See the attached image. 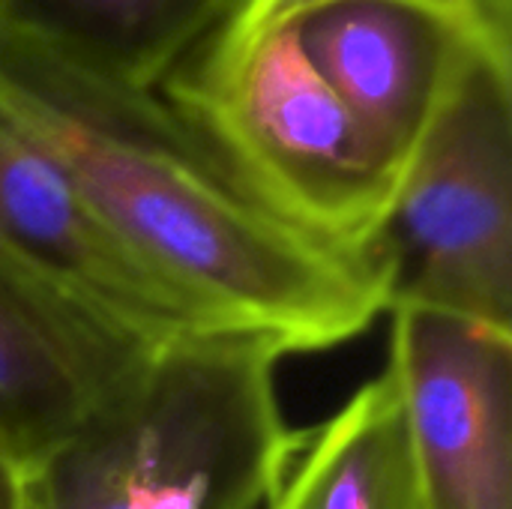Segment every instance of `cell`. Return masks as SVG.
<instances>
[{
	"label": "cell",
	"mask_w": 512,
	"mask_h": 509,
	"mask_svg": "<svg viewBox=\"0 0 512 509\" xmlns=\"http://www.w3.org/2000/svg\"><path fill=\"white\" fill-rule=\"evenodd\" d=\"M0 120L45 153L156 273L282 354L390 312L384 249L345 252L276 216L159 96L0 30Z\"/></svg>",
	"instance_id": "6da1fadb"
},
{
	"label": "cell",
	"mask_w": 512,
	"mask_h": 509,
	"mask_svg": "<svg viewBox=\"0 0 512 509\" xmlns=\"http://www.w3.org/2000/svg\"><path fill=\"white\" fill-rule=\"evenodd\" d=\"M159 96L276 216L345 252L381 249L402 177L306 54L285 0H228Z\"/></svg>",
	"instance_id": "7a4b0ae2"
},
{
	"label": "cell",
	"mask_w": 512,
	"mask_h": 509,
	"mask_svg": "<svg viewBox=\"0 0 512 509\" xmlns=\"http://www.w3.org/2000/svg\"><path fill=\"white\" fill-rule=\"evenodd\" d=\"M273 342L219 333L162 348L138 387L45 471L51 509H261L300 438Z\"/></svg>",
	"instance_id": "3957f363"
},
{
	"label": "cell",
	"mask_w": 512,
	"mask_h": 509,
	"mask_svg": "<svg viewBox=\"0 0 512 509\" xmlns=\"http://www.w3.org/2000/svg\"><path fill=\"white\" fill-rule=\"evenodd\" d=\"M381 249L390 309L512 336V33L480 42L438 102Z\"/></svg>",
	"instance_id": "277c9868"
},
{
	"label": "cell",
	"mask_w": 512,
	"mask_h": 509,
	"mask_svg": "<svg viewBox=\"0 0 512 509\" xmlns=\"http://www.w3.org/2000/svg\"><path fill=\"white\" fill-rule=\"evenodd\" d=\"M285 3L306 54L399 177L465 57L512 33V0Z\"/></svg>",
	"instance_id": "5b68a950"
},
{
	"label": "cell",
	"mask_w": 512,
	"mask_h": 509,
	"mask_svg": "<svg viewBox=\"0 0 512 509\" xmlns=\"http://www.w3.org/2000/svg\"><path fill=\"white\" fill-rule=\"evenodd\" d=\"M159 351L0 246V459L48 468Z\"/></svg>",
	"instance_id": "8992f818"
},
{
	"label": "cell",
	"mask_w": 512,
	"mask_h": 509,
	"mask_svg": "<svg viewBox=\"0 0 512 509\" xmlns=\"http://www.w3.org/2000/svg\"><path fill=\"white\" fill-rule=\"evenodd\" d=\"M390 315L423 509H512V336L429 309Z\"/></svg>",
	"instance_id": "52a82bcc"
},
{
	"label": "cell",
	"mask_w": 512,
	"mask_h": 509,
	"mask_svg": "<svg viewBox=\"0 0 512 509\" xmlns=\"http://www.w3.org/2000/svg\"><path fill=\"white\" fill-rule=\"evenodd\" d=\"M0 246L153 348L240 333L138 258L60 168L3 120Z\"/></svg>",
	"instance_id": "ba28073f"
},
{
	"label": "cell",
	"mask_w": 512,
	"mask_h": 509,
	"mask_svg": "<svg viewBox=\"0 0 512 509\" xmlns=\"http://www.w3.org/2000/svg\"><path fill=\"white\" fill-rule=\"evenodd\" d=\"M228 0H0V30L96 78L159 90Z\"/></svg>",
	"instance_id": "9c48e42d"
},
{
	"label": "cell",
	"mask_w": 512,
	"mask_h": 509,
	"mask_svg": "<svg viewBox=\"0 0 512 509\" xmlns=\"http://www.w3.org/2000/svg\"><path fill=\"white\" fill-rule=\"evenodd\" d=\"M261 509H423L405 402L390 366L330 420L300 432Z\"/></svg>",
	"instance_id": "30bf717a"
},
{
	"label": "cell",
	"mask_w": 512,
	"mask_h": 509,
	"mask_svg": "<svg viewBox=\"0 0 512 509\" xmlns=\"http://www.w3.org/2000/svg\"><path fill=\"white\" fill-rule=\"evenodd\" d=\"M15 509H51L45 471H18V504Z\"/></svg>",
	"instance_id": "8fae6325"
},
{
	"label": "cell",
	"mask_w": 512,
	"mask_h": 509,
	"mask_svg": "<svg viewBox=\"0 0 512 509\" xmlns=\"http://www.w3.org/2000/svg\"><path fill=\"white\" fill-rule=\"evenodd\" d=\"M18 504V471L0 459V509H15Z\"/></svg>",
	"instance_id": "7c38bea8"
}]
</instances>
